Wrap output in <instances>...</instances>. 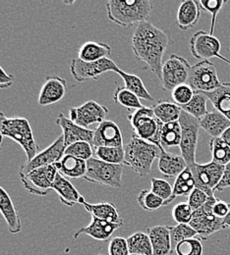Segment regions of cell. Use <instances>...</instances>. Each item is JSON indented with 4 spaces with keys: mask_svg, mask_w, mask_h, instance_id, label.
<instances>
[{
    "mask_svg": "<svg viewBox=\"0 0 230 255\" xmlns=\"http://www.w3.org/2000/svg\"><path fill=\"white\" fill-rule=\"evenodd\" d=\"M167 45V34L150 22L139 24L132 36V49L136 59L147 64L160 80Z\"/></svg>",
    "mask_w": 230,
    "mask_h": 255,
    "instance_id": "6da1fadb",
    "label": "cell"
},
{
    "mask_svg": "<svg viewBox=\"0 0 230 255\" xmlns=\"http://www.w3.org/2000/svg\"><path fill=\"white\" fill-rule=\"evenodd\" d=\"M153 8L150 0H110L106 3L108 20L124 28L148 22Z\"/></svg>",
    "mask_w": 230,
    "mask_h": 255,
    "instance_id": "7a4b0ae2",
    "label": "cell"
},
{
    "mask_svg": "<svg viewBox=\"0 0 230 255\" xmlns=\"http://www.w3.org/2000/svg\"><path fill=\"white\" fill-rule=\"evenodd\" d=\"M124 165L130 167L137 175L146 177L151 174L155 160L159 159L164 148L133 134L131 139L124 145Z\"/></svg>",
    "mask_w": 230,
    "mask_h": 255,
    "instance_id": "3957f363",
    "label": "cell"
},
{
    "mask_svg": "<svg viewBox=\"0 0 230 255\" xmlns=\"http://www.w3.org/2000/svg\"><path fill=\"white\" fill-rule=\"evenodd\" d=\"M0 131L4 137L16 141L24 149L27 161L33 159L39 153V146L33 136V129L29 120L25 117H7L0 112Z\"/></svg>",
    "mask_w": 230,
    "mask_h": 255,
    "instance_id": "277c9868",
    "label": "cell"
},
{
    "mask_svg": "<svg viewBox=\"0 0 230 255\" xmlns=\"http://www.w3.org/2000/svg\"><path fill=\"white\" fill-rule=\"evenodd\" d=\"M127 119L131 124L135 136L163 148L161 144V129L163 123L156 118L152 107L143 106L133 111L127 116Z\"/></svg>",
    "mask_w": 230,
    "mask_h": 255,
    "instance_id": "5b68a950",
    "label": "cell"
},
{
    "mask_svg": "<svg viewBox=\"0 0 230 255\" xmlns=\"http://www.w3.org/2000/svg\"><path fill=\"white\" fill-rule=\"evenodd\" d=\"M123 171L124 165L109 164L93 157L87 161V173L84 179L90 183L121 189L123 187Z\"/></svg>",
    "mask_w": 230,
    "mask_h": 255,
    "instance_id": "8992f818",
    "label": "cell"
},
{
    "mask_svg": "<svg viewBox=\"0 0 230 255\" xmlns=\"http://www.w3.org/2000/svg\"><path fill=\"white\" fill-rule=\"evenodd\" d=\"M178 121L181 127V141L179 145L181 156L187 163V166L190 167L196 163L198 139L201 128L200 120L182 110Z\"/></svg>",
    "mask_w": 230,
    "mask_h": 255,
    "instance_id": "52a82bcc",
    "label": "cell"
},
{
    "mask_svg": "<svg viewBox=\"0 0 230 255\" xmlns=\"http://www.w3.org/2000/svg\"><path fill=\"white\" fill-rule=\"evenodd\" d=\"M57 173L54 165H48L26 174L19 173V176L24 188L29 193L36 196H46L53 191L52 186Z\"/></svg>",
    "mask_w": 230,
    "mask_h": 255,
    "instance_id": "ba28073f",
    "label": "cell"
},
{
    "mask_svg": "<svg viewBox=\"0 0 230 255\" xmlns=\"http://www.w3.org/2000/svg\"><path fill=\"white\" fill-rule=\"evenodd\" d=\"M187 84L196 93L213 92L223 86L217 67L209 60H204L191 67Z\"/></svg>",
    "mask_w": 230,
    "mask_h": 255,
    "instance_id": "9c48e42d",
    "label": "cell"
},
{
    "mask_svg": "<svg viewBox=\"0 0 230 255\" xmlns=\"http://www.w3.org/2000/svg\"><path fill=\"white\" fill-rule=\"evenodd\" d=\"M189 168L195 180V187L205 191L210 197H215L216 188L223 178L225 166L211 161L205 164L196 162Z\"/></svg>",
    "mask_w": 230,
    "mask_h": 255,
    "instance_id": "30bf717a",
    "label": "cell"
},
{
    "mask_svg": "<svg viewBox=\"0 0 230 255\" xmlns=\"http://www.w3.org/2000/svg\"><path fill=\"white\" fill-rule=\"evenodd\" d=\"M217 197H212L201 208L194 211L190 226L198 233L201 241H207L212 235L224 230V219H220L213 213V205Z\"/></svg>",
    "mask_w": 230,
    "mask_h": 255,
    "instance_id": "8fae6325",
    "label": "cell"
},
{
    "mask_svg": "<svg viewBox=\"0 0 230 255\" xmlns=\"http://www.w3.org/2000/svg\"><path fill=\"white\" fill-rule=\"evenodd\" d=\"M190 64L183 57L176 54L170 55L162 69V84L165 91L172 92L176 87L187 84L190 70Z\"/></svg>",
    "mask_w": 230,
    "mask_h": 255,
    "instance_id": "7c38bea8",
    "label": "cell"
},
{
    "mask_svg": "<svg viewBox=\"0 0 230 255\" xmlns=\"http://www.w3.org/2000/svg\"><path fill=\"white\" fill-rule=\"evenodd\" d=\"M222 43L220 39L204 31L195 32L190 38V51L192 55L199 60H209L211 58H219L230 65V60L221 54Z\"/></svg>",
    "mask_w": 230,
    "mask_h": 255,
    "instance_id": "4fadbf2b",
    "label": "cell"
},
{
    "mask_svg": "<svg viewBox=\"0 0 230 255\" xmlns=\"http://www.w3.org/2000/svg\"><path fill=\"white\" fill-rule=\"evenodd\" d=\"M119 67L109 58H104L97 62H84L79 58L73 59L70 65V71L74 79L79 83L87 81H98L102 74L107 72H116Z\"/></svg>",
    "mask_w": 230,
    "mask_h": 255,
    "instance_id": "5bb4252c",
    "label": "cell"
},
{
    "mask_svg": "<svg viewBox=\"0 0 230 255\" xmlns=\"http://www.w3.org/2000/svg\"><path fill=\"white\" fill-rule=\"evenodd\" d=\"M108 108L94 100L85 102L80 107H73L69 110V117L75 124L81 127H90L93 124H100L104 121Z\"/></svg>",
    "mask_w": 230,
    "mask_h": 255,
    "instance_id": "9a60e30c",
    "label": "cell"
},
{
    "mask_svg": "<svg viewBox=\"0 0 230 255\" xmlns=\"http://www.w3.org/2000/svg\"><path fill=\"white\" fill-rule=\"evenodd\" d=\"M64 152H65L64 137H63V134H61L47 148L37 153L34 158L30 161H27L25 164H23L21 167L20 173L26 174L40 167L54 165L64 156Z\"/></svg>",
    "mask_w": 230,
    "mask_h": 255,
    "instance_id": "2e32d148",
    "label": "cell"
},
{
    "mask_svg": "<svg viewBox=\"0 0 230 255\" xmlns=\"http://www.w3.org/2000/svg\"><path fill=\"white\" fill-rule=\"evenodd\" d=\"M94 133L93 146L97 147H124V140L119 126L113 121L104 120L99 124Z\"/></svg>",
    "mask_w": 230,
    "mask_h": 255,
    "instance_id": "e0dca14e",
    "label": "cell"
},
{
    "mask_svg": "<svg viewBox=\"0 0 230 255\" xmlns=\"http://www.w3.org/2000/svg\"><path fill=\"white\" fill-rule=\"evenodd\" d=\"M55 123L62 128L65 148L78 141H87L93 144L95 130L75 124L72 120H70V118H66L62 113L58 115Z\"/></svg>",
    "mask_w": 230,
    "mask_h": 255,
    "instance_id": "ac0fdd59",
    "label": "cell"
},
{
    "mask_svg": "<svg viewBox=\"0 0 230 255\" xmlns=\"http://www.w3.org/2000/svg\"><path fill=\"white\" fill-rule=\"evenodd\" d=\"M67 82L58 76H49L43 84L39 96L38 105L49 106L55 104L64 98Z\"/></svg>",
    "mask_w": 230,
    "mask_h": 255,
    "instance_id": "d6986e66",
    "label": "cell"
},
{
    "mask_svg": "<svg viewBox=\"0 0 230 255\" xmlns=\"http://www.w3.org/2000/svg\"><path fill=\"white\" fill-rule=\"evenodd\" d=\"M122 226L123 225L110 223L96 217H92L91 223L87 227L81 228L78 232H76L74 235V239L77 240L81 235H87L97 241L109 242L114 232Z\"/></svg>",
    "mask_w": 230,
    "mask_h": 255,
    "instance_id": "ffe728a7",
    "label": "cell"
},
{
    "mask_svg": "<svg viewBox=\"0 0 230 255\" xmlns=\"http://www.w3.org/2000/svg\"><path fill=\"white\" fill-rule=\"evenodd\" d=\"M0 213L7 224L8 231L12 235H17L22 230L20 214L10 197L9 193L0 186Z\"/></svg>",
    "mask_w": 230,
    "mask_h": 255,
    "instance_id": "44dd1931",
    "label": "cell"
},
{
    "mask_svg": "<svg viewBox=\"0 0 230 255\" xmlns=\"http://www.w3.org/2000/svg\"><path fill=\"white\" fill-rule=\"evenodd\" d=\"M52 190L57 192L60 201L68 207H72L76 204L83 205L86 202L85 197L73 186V184L59 173L56 175Z\"/></svg>",
    "mask_w": 230,
    "mask_h": 255,
    "instance_id": "7402d4cb",
    "label": "cell"
},
{
    "mask_svg": "<svg viewBox=\"0 0 230 255\" xmlns=\"http://www.w3.org/2000/svg\"><path fill=\"white\" fill-rule=\"evenodd\" d=\"M147 234L151 240L154 255H170L173 253L169 226L159 225L148 228Z\"/></svg>",
    "mask_w": 230,
    "mask_h": 255,
    "instance_id": "603a6c76",
    "label": "cell"
},
{
    "mask_svg": "<svg viewBox=\"0 0 230 255\" xmlns=\"http://www.w3.org/2000/svg\"><path fill=\"white\" fill-rule=\"evenodd\" d=\"M201 6L199 1L185 0L183 1L177 12V24L180 30L186 32L197 25L201 17Z\"/></svg>",
    "mask_w": 230,
    "mask_h": 255,
    "instance_id": "cb8c5ba5",
    "label": "cell"
},
{
    "mask_svg": "<svg viewBox=\"0 0 230 255\" xmlns=\"http://www.w3.org/2000/svg\"><path fill=\"white\" fill-rule=\"evenodd\" d=\"M159 170L167 178H177L188 166L181 155L163 149L159 157Z\"/></svg>",
    "mask_w": 230,
    "mask_h": 255,
    "instance_id": "d4e9b609",
    "label": "cell"
},
{
    "mask_svg": "<svg viewBox=\"0 0 230 255\" xmlns=\"http://www.w3.org/2000/svg\"><path fill=\"white\" fill-rule=\"evenodd\" d=\"M83 206L92 215V217H96L100 220H104L110 223L124 225L117 208L111 202H101L92 204L86 201L83 204Z\"/></svg>",
    "mask_w": 230,
    "mask_h": 255,
    "instance_id": "484cf974",
    "label": "cell"
},
{
    "mask_svg": "<svg viewBox=\"0 0 230 255\" xmlns=\"http://www.w3.org/2000/svg\"><path fill=\"white\" fill-rule=\"evenodd\" d=\"M57 172L65 178H84L87 173V162L71 155H65L54 164Z\"/></svg>",
    "mask_w": 230,
    "mask_h": 255,
    "instance_id": "4316f807",
    "label": "cell"
},
{
    "mask_svg": "<svg viewBox=\"0 0 230 255\" xmlns=\"http://www.w3.org/2000/svg\"><path fill=\"white\" fill-rule=\"evenodd\" d=\"M111 54V47L103 42L87 41L78 50V58L84 62H97L108 58Z\"/></svg>",
    "mask_w": 230,
    "mask_h": 255,
    "instance_id": "83f0119b",
    "label": "cell"
},
{
    "mask_svg": "<svg viewBox=\"0 0 230 255\" xmlns=\"http://www.w3.org/2000/svg\"><path fill=\"white\" fill-rule=\"evenodd\" d=\"M200 125L213 137H221L226 129L230 127V121L222 113L214 111L204 116L200 120Z\"/></svg>",
    "mask_w": 230,
    "mask_h": 255,
    "instance_id": "f1b7e54d",
    "label": "cell"
},
{
    "mask_svg": "<svg viewBox=\"0 0 230 255\" xmlns=\"http://www.w3.org/2000/svg\"><path fill=\"white\" fill-rule=\"evenodd\" d=\"M203 94L208 97L217 111L230 121V83H224L221 88Z\"/></svg>",
    "mask_w": 230,
    "mask_h": 255,
    "instance_id": "f546056e",
    "label": "cell"
},
{
    "mask_svg": "<svg viewBox=\"0 0 230 255\" xmlns=\"http://www.w3.org/2000/svg\"><path fill=\"white\" fill-rule=\"evenodd\" d=\"M156 118L163 124L176 122L181 114V107L168 100H160L152 107Z\"/></svg>",
    "mask_w": 230,
    "mask_h": 255,
    "instance_id": "4dcf8cb0",
    "label": "cell"
},
{
    "mask_svg": "<svg viewBox=\"0 0 230 255\" xmlns=\"http://www.w3.org/2000/svg\"><path fill=\"white\" fill-rule=\"evenodd\" d=\"M115 73H117L121 77L125 84V88L131 91L132 93H134L140 99L149 101L154 100V97L148 92L143 81L138 76L126 73L125 71H122L120 68H118Z\"/></svg>",
    "mask_w": 230,
    "mask_h": 255,
    "instance_id": "1f68e13d",
    "label": "cell"
},
{
    "mask_svg": "<svg viewBox=\"0 0 230 255\" xmlns=\"http://www.w3.org/2000/svg\"><path fill=\"white\" fill-rule=\"evenodd\" d=\"M195 180L189 167H187L177 178L173 185V192L171 202L178 196L189 195L195 189Z\"/></svg>",
    "mask_w": 230,
    "mask_h": 255,
    "instance_id": "d6a6232c",
    "label": "cell"
},
{
    "mask_svg": "<svg viewBox=\"0 0 230 255\" xmlns=\"http://www.w3.org/2000/svg\"><path fill=\"white\" fill-rule=\"evenodd\" d=\"M130 255H154L148 234L136 232L127 239Z\"/></svg>",
    "mask_w": 230,
    "mask_h": 255,
    "instance_id": "836d02e7",
    "label": "cell"
},
{
    "mask_svg": "<svg viewBox=\"0 0 230 255\" xmlns=\"http://www.w3.org/2000/svg\"><path fill=\"white\" fill-rule=\"evenodd\" d=\"M181 141V127L179 121L163 124L161 129V144L163 148L179 146Z\"/></svg>",
    "mask_w": 230,
    "mask_h": 255,
    "instance_id": "e575fe53",
    "label": "cell"
},
{
    "mask_svg": "<svg viewBox=\"0 0 230 255\" xmlns=\"http://www.w3.org/2000/svg\"><path fill=\"white\" fill-rule=\"evenodd\" d=\"M113 100L132 112L144 106L141 102V99L125 87H118L115 90Z\"/></svg>",
    "mask_w": 230,
    "mask_h": 255,
    "instance_id": "d590c367",
    "label": "cell"
},
{
    "mask_svg": "<svg viewBox=\"0 0 230 255\" xmlns=\"http://www.w3.org/2000/svg\"><path fill=\"white\" fill-rule=\"evenodd\" d=\"M210 150L214 162L226 166L230 162V146L221 137H213L210 142Z\"/></svg>",
    "mask_w": 230,
    "mask_h": 255,
    "instance_id": "8d00e7d4",
    "label": "cell"
},
{
    "mask_svg": "<svg viewBox=\"0 0 230 255\" xmlns=\"http://www.w3.org/2000/svg\"><path fill=\"white\" fill-rule=\"evenodd\" d=\"M207 96L203 93L196 92L191 101L185 106H182L181 109L198 120H201L204 116H206L209 113L207 110Z\"/></svg>",
    "mask_w": 230,
    "mask_h": 255,
    "instance_id": "74e56055",
    "label": "cell"
},
{
    "mask_svg": "<svg viewBox=\"0 0 230 255\" xmlns=\"http://www.w3.org/2000/svg\"><path fill=\"white\" fill-rule=\"evenodd\" d=\"M95 154L98 159L109 164L124 165L125 149L124 147H97Z\"/></svg>",
    "mask_w": 230,
    "mask_h": 255,
    "instance_id": "f35d334b",
    "label": "cell"
},
{
    "mask_svg": "<svg viewBox=\"0 0 230 255\" xmlns=\"http://www.w3.org/2000/svg\"><path fill=\"white\" fill-rule=\"evenodd\" d=\"M172 252H174L176 246L182 241L196 238L198 233L189 224H177L175 226H169Z\"/></svg>",
    "mask_w": 230,
    "mask_h": 255,
    "instance_id": "ab89813d",
    "label": "cell"
},
{
    "mask_svg": "<svg viewBox=\"0 0 230 255\" xmlns=\"http://www.w3.org/2000/svg\"><path fill=\"white\" fill-rule=\"evenodd\" d=\"M139 205L146 211H156L165 206V201L151 190H144L138 195Z\"/></svg>",
    "mask_w": 230,
    "mask_h": 255,
    "instance_id": "60d3db41",
    "label": "cell"
},
{
    "mask_svg": "<svg viewBox=\"0 0 230 255\" xmlns=\"http://www.w3.org/2000/svg\"><path fill=\"white\" fill-rule=\"evenodd\" d=\"M94 146L92 143L87 142V141H78L75 142L65 148V155H71L76 158L88 161V160L93 158L94 155Z\"/></svg>",
    "mask_w": 230,
    "mask_h": 255,
    "instance_id": "b9f144b4",
    "label": "cell"
},
{
    "mask_svg": "<svg viewBox=\"0 0 230 255\" xmlns=\"http://www.w3.org/2000/svg\"><path fill=\"white\" fill-rule=\"evenodd\" d=\"M174 253L177 255H203L204 247L199 238H192L179 243Z\"/></svg>",
    "mask_w": 230,
    "mask_h": 255,
    "instance_id": "7bdbcfd3",
    "label": "cell"
},
{
    "mask_svg": "<svg viewBox=\"0 0 230 255\" xmlns=\"http://www.w3.org/2000/svg\"><path fill=\"white\" fill-rule=\"evenodd\" d=\"M151 183H152L151 191H153L155 194H157L159 197H161L162 199H164L165 206L170 204L173 187H171V185L167 181H165L164 179H159V178H152Z\"/></svg>",
    "mask_w": 230,
    "mask_h": 255,
    "instance_id": "ee69618b",
    "label": "cell"
},
{
    "mask_svg": "<svg viewBox=\"0 0 230 255\" xmlns=\"http://www.w3.org/2000/svg\"><path fill=\"white\" fill-rule=\"evenodd\" d=\"M200 6L203 10L212 14V23H211V32L210 33L214 35L217 24V17L224 5L227 3L226 0H200Z\"/></svg>",
    "mask_w": 230,
    "mask_h": 255,
    "instance_id": "f6af8a7d",
    "label": "cell"
},
{
    "mask_svg": "<svg viewBox=\"0 0 230 255\" xmlns=\"http://www.w3.org/2000/svg\"><path fill=\"white\" fill-rule=\"evenodd\" d=\"M194 95H195V92L188 84L180 85L171 92L173 102L179 107H182L188 104L193 98Z\"/></svg>",
    "mask_w": 230,
    "mask_h": 255,
    "instance_id": "bcb514c9",
    "label": "cell"
},
{
    "mask_svg": "<svg viewBox=\"0 0 230 255\" xmlns=\"http://www.w3.org/2000/svg\"><path fill=\"white\" fill-rule=\"evenodd\" d=\"M194 210L188 202H179L172 209V218L177 224H190Z\"/></svg>",
    "mask_w": 230,
    "mask_h": 255,
    "instance_id": "7dc6e473",
    "label": "cell"
},
{
    "mask_svg": "<svg viewBox=\"0 0 230 255\" xmlns=\"http://www.w3.org/2000/svg\"><path fill=\"white\" fill-rule=\"evenodd\" d=\"M127 239L122 237L112 238L108 242V255H129Z\"/></svg>",
    "mask_w": 230,
    "mask_h": 255,
    "instance_id": "c3c4849f",
    "label": "cell"
},
{
    "mask_svg": "<svg viewBox=\"0 0 230 255\" xmlns=\"http://www.w3.org/2000/svg\"><path fill=\"white\" fill-rule=\"evenodd\" d=\"M210 198H212V197H210L205 191L195 188L192 192L188 195L187 202L191 206V208L195 211L199 208H201L202 206H204L210 200Z\"/></svg>",
    "mask_w": 230,
    "mask_h": 255,
    "instance_id": "681fc988",
    "label": "cell"
},
{
    "mask_svg": "<svg viewBox=\"0 0 230 255\" xmlns=\"http://www.w3.org/2000/svg\"><path fill=\"white\" fill-rule=\"evenodd\" d=\"M230 203L217 198L213 205V213L220 219H225L230 212Z\"/></svg>",
    "mask_w": 230,
    "mask_h": 255,
    "instance_id": "f907efd6",
    "label": "cell"
},
{
    "mask_svg": "<svg viewBox=\"0 0 230 255\" xmlns=\"http://www.w3.org/2000/svg\"><path fill=\"white\" fill-rule=\"evenodd\" d=\"M15 82V77L8 74L0 65V90H5L13 86Z\"/></svg>",
    "mask_w": 230,
    "mask_h": 255,
    "instance_id": "816d5d0a",
    "label": "cell"
},
{
    "mask_svg": "<svg viewBox=\"0 0 230 255\" xmlns=\"http://www.w3.org/2000/svg\"><path fill=\"white\" fill-rule=\"evenodd\" d=\"M227 188H230V162L225 166L223 178H222L220 184L218 185V187L216 188V191H224Z\"/></svg>",
    "mask_w": 230,
    "mask_h": 255,
    "instance_id": "f5cc1de1",
    "label": "cell"
},
{
    "mask_svg": "<svg viewBox=\"0 0 230 255\" xmlns=\"http://www.w3.org/2000/svg\"><path fill=\"white\" fill-rule=\"evenodd\" d=\"M221 138L230 146V127L228 129H226V131L222 134Z\"/></svg>",
    "mask_w": 230,
    "mask_h": 255,
    "instance_id": "db71d44e",
    "label": "cell"
},
{
    "mask_svg": "<svg viewBox=\"0 0 230 255\" xmlns=\"http://www.w3.org/2000/svg\"><path fill=\"white\" fill-rule=\"evenodd\" d=\"M223 227H224V230H226V229H230V208L229 214H228V215H227V217L224 219Z\"/></svg>",
    "mask_w": 230,
    "mask_h": 255,
    "instance_id": "11a10c76",
    "label": "cell"
},
{
    "mask_svg": "<svg viewBox=\"0 0 230 255\" xmlns=\"http://www.w3.org/2000/svg\"><path fill=\"white\" fill-rule=\"evenodd\" d=\"M3 139H4V135L0 131V152H1V149H2V145H3Z\"/></svg>",
    "mask_w": 230,
    "mask_h": 255,
    "instance_id": "9f6ffc18",
    "label": "cell"
},
{
    "mask_svg": "<svg viewBox=\"0 0 230 255\" xmlns=\"http://www.w3.org/2000/svg\"></svg>",
    "mask_w": 230,
    "mask_h": 255,
    "instance_id": "6f0895ef",
    "label": "cell"
},
{
    "mask_svg": "<svg viewBox=\"0 0 230 255\" xmlns=\"http://www.w3.org/2000/svg\"></svg>",
    "mask_w": 230,
    "mask_h": 255,
    "instance_id": "680465c9",
    "label": "cell"
}]
</instances>
